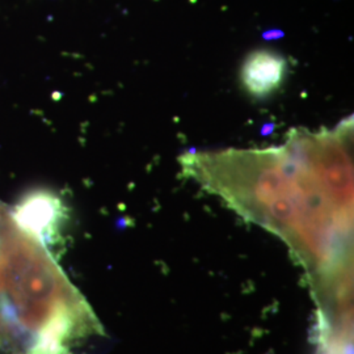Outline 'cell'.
Here are the masks:
<instances>
[{
	"label": "cell",
	"mask_w": 354,
	"mask_h": 354,
	"mask_svg": "<svg viewBox=\"0 0 354 354\" xmlns=\"http://www.w3.org/2000/svg\"><path fill=\"white\" fill-rule=\"evenodd\" d=\"M183 172L288 243L313 279L352 266L353 120L279 147L190 152Z\"/></svg>",
	"instance_id": "cell-1"
},
{
	"label": "cell",
	"mask_w": 354,
	"mask_h": 354,
	"mask_svg": "<svg viewBox=\"0 0 354 354\" xmlns=\"http://www.w3.org/2000/svg\"><path fill=\"white\" fill-rule=\"evenodd\" d=\"M102 333L46 245L0 203V353L76 354Z\"/></svg>",
	"instance_id": "cell-2"
},
{
	"label": "cell",
	"mask_w": 354,
	"mask_h": 354,
	"mask_svg": "<svg viewBox=\"0 0 354 354\" xmlns=\"http://www.w3.org/2000/svg\"><path fill=\"white\" fill-rule=\"evenodd\" d=\"M19 225L45 245L57 236L64 219L61 200L46 190L29 193L12 210Z\"/></svg>",
	"instance_id": "cell-3"
},
{
	"label": "cell",
	"mask_w": 354,
	"mask_h": 354,
	"mask_svg": "<svg viewBox=\"0 0 354 354\" xmlns=\"http://www.w3.org/2000/svg\"><path fill=\"white\" fill-rule=\"evenodd\" d=\"M286 74V61L272 51L252 53L243 64L241 80L256 97H266L279 88Z\"/></svg>",
	"instance_id": "cell-4"
}]
</instances>
